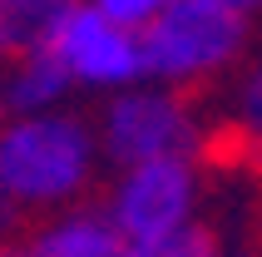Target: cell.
<instances>
[{
  "mask_svg": "<svg viewBox=\"0 0 262 257\" xmlns=\"http://www.w3.org/2000/svg\"><path fill=\"white\" fill-rule=\"evenodd\" d=\"M248 40H252V20L237 15L233 5H223V0H173L139 30L144 79L188 94L198 84H213L233 65H243Z\"/></svg>",
  "mask_w": 262,
  "mask_h": 257,
  "instance_id": "obj_2",
  "label": "cell"
},
{
  "mask_svg": "<svg viewBox=\"0 0 262 257\" xmlns=\"http://www.w3.org/2000/svg\"><path fill=\"white\" fill-rule=\"evenodd\" d=\"M99 154L114 168H134L148 158L198 154V119L183 89L154 84V89H119L99 114Z\"/></svg>",
  "mask_w": 262,
  "mask_h": 257,
  "instance_id": "obj_4",
  "label": "cell"
},
{
  "mask_svg": "<svg viewBox=\"0 0 262 257\" xmlns=\"http://www.w3.org/2000/svg\"><path fill=\"white\" fill-rule=\"evenodd\" d=\"M198 193H203V178L193 154L148 158V163L119 168V178L104 193V218L114 223L124 247L154 243L198 218Z\"/></svg>",
  "mask_w": 262,
  "mask_h": 257,
  "instance_id": "obj_3",
  "label": "cell"
},
{
  "mask_svg": "<svg viewBox=\"0 0 262 257\" xmlns=\"http://www.w3.org/2000/svg\"><path fill=\"white\" fill-rule=\"evenodd\" d=\"M233 139L243 143V154L262 158V55H252L237 74L233 89Z\"/></svg>",
  "mask_w": 262,
  "mask_h": 257,
  "instance_id": "obj_9",
  "label": "cell"
},
{
  "mask_svg": "<svg viewBox=\"0 0 262 257\" xmlns=\"http://www.w3.org/2000/svg\"><path fill=\"white\" fill-rule=\"evenodd\" d=\"M99 134L74 114H15L0 124V183L20 213H64L89 193L99 168Z\"/></svg>",
  "mask_w": 262,
  "mask_h": 257,
  "instance_id": "obj_1",
  "label": "cell"
},
{
  "mask_svg": "<svg viewBox=\"0 0 262 257\" xmlns=\"http://www.w3.org/2000/svg\"><path fill=\"white\" fill-rule=\"evenodd\" d=\"M79 0H0V55L50 50Z\"/></svg>",
  "mask_w": 262,
  "mask_h": 257,
  "instance_id": "obj_8",
  "label": "cell"
},
{
  "mask_svg": "<svg viewBox=\"0 0 262 257\" xmlns=\"http://www.w3.org/2000/svg\"><path fill=\"white\" fill-rule=\"evenodd\" d=\"M59 55V65L70 70L74 84L89 89H129L144 79V45L139 30L109 20L104 10H94L89 0L74 5V15L64 20V30L50 45Z\"/></svg>",
  "mask_w": 262,
  "mask_h": 257,
  "instance_id": "obj_5",
  "label": "cell"
},
{
  "mask_svg": "<svg viewBox=\"0 0 262 257\" xmlns=\"http://www.w3.org/2000/svg\"><path fill=\"white\" fill-rule=\"evenodd\" d=\"M20 218H25V213L15 208V198L5 193V183H0V243H10V232L20 228Z\"/></svg>",
  "mask_w": 262,
  "mask_h": 257,
  "instance_id": "obj_12",
  "label": "cell"
},
{
  "mask_svg": "<svg viewBox=\"0 0 262 257\" xmlns=\"http://www.w3.org/2000/svg\"><path fill=\"white\" fill-rule=\"evenodd\" d=\"M25 243H30L35 257H124V238L104 218V208H64V213H50Z\"/></svg>",
  "mask_w": 262,
  "mask_h": 257,
  "instance_id": "obj_6",
  "label": "cell"
},
{
  "mask_svg": "<svg viewBox=\"0 0 262 257\" xmlns=\"http://www.w3.org/2000/svg\"><path fill=\"white\" fill-rule=\"evenodd\" d=\"M94 10H104L109 20H119V25H129V30H144L154 15L163 10V5H173V0H89Z\"/></svg>",
  "mask_w": 262,
  "mask_h": 257,
  "instance_id": "obj_11",
  "label": "cell"
},
{
  "mask_svg": "<svg viewBox=\"0 0 262 257\" xmlns=\"http://www.w3.org/2000/svg\"><path fill=\"white\" fill-rule=\"evenodd\" d=\"M124 257H223V247H218V232L208 228L203 218H193L188 228L168 232V238L124 247Z\"/></svg>",
  "mask_w": 262,
  "mask_h": 257,
  "instance_id": "obj_10",
  "label": "cell"
},
{
  "mask_svg": "<svg viewBox=\"0 0 262 257\" xmlns=\"http://www.w3.org/2000/svg\"><path fill=\"white\" fill-rule=\"evenodd\" d=\"M0 124H5V84H0Z\"/></svg>",
  "mask_w": 262,
  "mask_h": 257,
  "instance_id": "obj_14",
  "label": "cell"
},
{
  "mask_svg": "<svg viewBox=\"0 0 262 257\" xmlns=\"http://www.w3.org/2000/svg\"><path fill=\"white\" fill-rule=\"evenodd\" d=\"M223 5H233V10L248 15V20H252V15H262V0H223Z\"/></svg>",
  "mask_w": 262,
  "mask_h": 257,
  "instance_id": "obj_13",
  "label": "cell"
},
{
  "mask_svg": "<svg viewBox=\"0 0 262 257\" xmlns=\"http://www.w3.org/2000/svg\"><path fill=\"white\" fill-rule=\"evenodd\" d=\"M0 84H5V109H15V114H45V109H59V99L74 89V79L59 65L55 50H30V55L10 59V70L0 74Z\"/></svg>",
  "mask_w": 262,
  "mask_h": 257,
  "instance_id": "obj_7",
  "label": "cell"
}]
</instances>
